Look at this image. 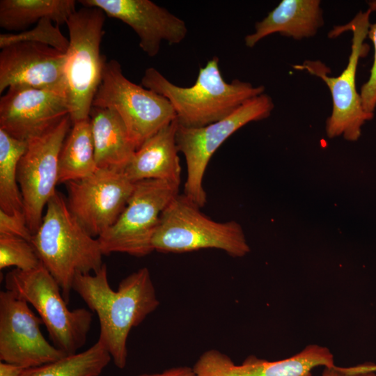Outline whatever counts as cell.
<instances>
[{
  "label": "cell",
  "mask_w": 376,
  "mask_h": 376,
  "mask_svg": "<svg viewBox=\"0 0 376 376\" xmlns=\"http://www.w3.org/2000/svg\"><path fill=\"white\" fill-rule=\"evenodd\" d=\"M27 144L0 129V210L9 214L24 213L17 166Z\"/></svg>",
  "instance_id": "obj_23"
},
{
  "label": "cell",
  "mask_w": 376,
  "mask_h": 376,
  "mask_svg": "<svg viewBox=\"0 0 376 376\" xmlns=\"http://www.w3.org/2000/svg\"><path fill=\"white\" fill-rule=\"evenodd\" d=\"M137 376H196L192 368L179 366L169 368L162 373L142 374Z\"/></svg>",
  "instance_id": "obj_29"
},
{
  "label": "cell",
  "mask_w": 376,
  "mask_h": 376,
  "mask_svg": "<svg viewBox=\"0 0 376 376\" xmlns=\"http://www.w3.org/2000/svg\"><path fill=\"white\" fill-rule=\"evenodd\" d=\"M334 366V355L327 347L309 345L283 360L269 361L251 355L240 365L217 350H209L192 368L196 376H312L313 370L318 366Z\"/></svg>",
  "instance_id": "obj_16"
},
{
  "label": "cell",
  "mask_w": 376,
  "mask_h": 376,
  "mask_svg": "<svg viewBox=\"0 0 376 376\" xmlns=\"http://www.w3.org/2000/svg\"><path fill=\"white\" fill-rule=\"evenodd\" d=\"M111 359L107 348L97 340L85 351L26 368L22 376H99Z\"/></svg>",
  "instance_id": "obj_24"
},
{
  "label": "cell",
  "mask_w": 376,
  "mask_h": 376,
  "mask_svg": "<svg viewBox=\"0 0 376 376\" xmlns=\"http://www.w3.org/2000/svg\"><path fill=\"white\" fill-rule=\"evenodd\" d=\"M372 12L370 8L364 12L361 10L347 24L335 26L328 33L329 38H334L345 31L352 33L348 62L340 75L329 76L330 69L320 61L306 60L294 66L319 77L329 88L332 111L326 121V133L330 139L343 136L347 141H356L361 136L364 123L374 118V114L364 111L356 86L359 61L367 55L370 49L364 41L368 36Z\"/></svg>",
  "instance_id": "obj_4"
},
{
  "label": "cell",
  "mask_w": 376,
  "mask_h": 376,
  "mask_svg": "<svg viewBox=\"0 0 376 376\" xmlns=\"http://www.w3.org/2000/svg\"><path fill=\"white\" fill-rule=\"evenodd\" d=\"M90 118L72 123L58 158V183L87 178L97 170Z\"/></svg>",
  "instance_id": "obj_22"
},
{
  "label": "cell",
  "mask_w": 376,
  "mask_h": 376,
  "mask_svg": "<svg viewBox=\"0 0 376 376\" xmlns=\"http://www.w3.org/2000/svg\"><path fill=\"white\" fill-rule=\"evenodd\" d=\"M179 185L158 180L135 182L116 221L97 238L104 256L125 253L142 257L153 251L152 240L160 216L179 194Z\"/></svg>",
  "instance_id": "obj_10"
},
{
  "label": "cell",
  "mask_w": 376,
  "mask_h": 376,
  "mask_svg": "<svg viewBox=\"0 0 376 376\" xmlns=\"http://www.w3.org/2000/svg\"><path fill=\"white\" fill-rule=\"evenodd\" d=\"M72 290L98 317L100 340L107 348L115 366L127 364V340L131 329L140 324L159 306L155 289L147 267L124 278L116 291L109 283L107 267L93 274L75 276Z\"/></svg>",
  "instance_id": "obj_1"
},
{
  "label": "cell",
  "mask_w": 376,
  "mask_h": 376,
  "mask_svg": "<svg viewBox=\"0 0 376 376\" xmlns=\"http://www.w3.org/2000/svg\"><path fill=\"white\" fill-rule=\"evenodd\" d=\"M359 373L374 372L376 373V365L373 363H364L355 367Z\"/></svg>",
  "instance_id": "obj_32"
},
{
  "label": "cell",
  "mask_w": 376,
  "mask_h": 376,
  "mask_svg": "<svg viewBox=\"0 0 376 376\" xmlns=\"http://www.w3.org/2000/svg\"><path fill=\"white\" fill-rule=\"evenodd\" d=\"M321 376H376V374L374 372L352 373L346 370L345 368L334 366L324 367Z\"/></svg>",
  "instance_id": "obj_30"
},
{
  "label": "cell",
  "mask_w": 376,
  "mask_h": 376,
  "mask_svg": "<svg viewBox=\"0 0 376 376\" xmlns=\"http://www.w3.org/2000/svg\"><path fill=\"white\" fill-rule=\"evenodd\" d=\"M5 287L35 308L54 345L66 355L77 353L84 345L93 312L70 310L61 287L42 263L31 270L15 268L8 272Z\"/></svg>",
  "instance_id": "obj_7"
},
{
  "label": "cell",
  "mask_w": 376,
  "mask_h": 376,
  "mask_svg": "<svg viewBox=\"0 0 376 376\" xmlns=\"http://www.w3.org/2000/svg\"><path fill=\"white\" fill-rule=\"evenodd\" d=\"M41 262L31 243L23 238L0 235V269L15 267L23 271L38 267Z\"/></svg>",
  "instance_id": "obj_26"
},
{
  "label": "cell",
  "mask_w": 376,
  "mask_h": 376,
  "mask_svg": "<svg viewBox=\"0 0 376 376\" xmlns=\"http://www.w3.org/2000/svg\"><path fill=\"white\" fill-rule=\"evenodd\" d=\"M72 125L70 115L44 134L29 141L17 166L24 213L33 233L39 228L43 210L58 183L59 154Z\"/></svg>",
  "instance_id": "obj_11"
},
{
  "label": "cell",
  "mask_w": 376,
  "mask_h": 376,
  "mask_svg": "<svg viewBox=\"0 0 376 376\" xmlns=\"http://www.w3.org/2000/svg\"><path fill=\"white\" fill-rule=\"evenodd\" d=\"M320 0H282L261 21L255 31L244 38L247 47H253L265 37L280 35L301 40L313 37L324 25L323 11Z\"/></svg>",
  "instance_id": "obj_19"
},
{
  "label": "cell",
  "mask_w": 376,
  "mask_h": 376,
  "mask_svg": "<svg viewBox=\"0 0 376 376\" xmlns=\"http://www.w3.org/2000/svg\"><path fill=\"white\" fill-rule=\"evenodd\" d=\"M368 5L373 12L376 11V0L368 1ZM374 47L373 63L368 81L361 87L360 97L364 111L374 114L376 109V22L370 24L368 36Z\"/></svg>",
  "instance_id": "obj_27"
},
{
  "label": "cell",
  "mask_w": 376,
  "mask_h": 376,
  "mask_svg": "<svg viewBox=\"0 0 376 376\" xmlns=\"http://www.w3.org/2000/svg\"><path fill=\"white\" fill-rule=\"evenodd\" d=\"M42 323L29 304L10 290L0 292V359L24 368L55 361L66 354L51 345Z\"/></svg>",
  "instance_id": "obj_13"
},
{
  "label": "cell",
  "mask_w": 376,
  "mask_h": 376,
  "mask_svg": "<svg viewBox=\"0 0 376 376\" xmlns=\"http://www.w3.org/2000/svg\"><path fill=\"white\" fill-rule=\"evenodd\" d=\"M98 169L123 172L136 148L125 123L113 109L92 107L89 113Z\"/></svg>",
  "instance_id": "obj_20"
},
{
  "label": "cell",
  "mask_w": 376,
  "mask_h": 376,
  "mask_svg": "<svg viewBox=\"0 0 376 376\" xmlns=\"http://www.w3.org/2000/svg\"><path fill=\"white\" fill-rule=\"evenodd\" d=\"M65 53L40 43L22 42L3 47L0 52V93L17 85L65 91Z\"/></svg>",
  "instance_id": "obj_17"
},
{
  "label": "cell",
  "mask_w": 376,
  "mask_h": 376,
  "mask_svg": "<svg viewBox=\"0 0 376 376\" xmlns=\"http://www.w3.org/2000/svg\"><path fill=\"white\" fill-rule=\"evenodd\" d=\"M0 235L19 237L30 242L33 237L23 212L9 214L2 210H0Z\"/></svg>",
  "instance_id": "obj_28"
},
{
  "label": "cell",
  "mask_w": 376,
  "mask_h": 376,
  "mask_svg": "<svg viewBox=\"0 0 376 376\" xmlns=\"http://www.w3.org/2000/svg\"><path fill=\"white\" fill-rule=\"evenodd\" d=\"M106 14L84 6L68 18L69 46L65 52L64 79L72 123L89 118L102 80L106 58L100 54Z\"/></svg>",
  "instance_id": "obj_6"
},
{
  "label": "cell",
  "mask_w": 376,
  "mask_h": 376,
  "mask_svg": "<svg viewBox=\"0 0 376 376\" xmlns=\"http://www.w3.org/2000/svg\"><path fill=\"white\" fill-rule=\"evenodd\" d=\"M22 42H31L50 46L65 53L69 46V40L63 35L58 25L44 18L36 26L28 31L17 33H3L0 35V48Z\"/></svg>",
  "instance_id": "obj_25"
},
{
  "label": "cell",
  "mask_w": 376,
  "mask_h": 376,
  "mask_svg": "<svg viewBox=\"0 0 376 376\" xmlns=\"http://www.w3.org/2000/svg\"><path fill=\"white\" fill-rule=\"evenodd\" d=\"M75 11L74 0H1L0 26L22 32L44 18L61 25L66 24Z\"/></svg>",
  "instance_id": "obj_21"
},
{
  "label": "cell",
  "mask_w": 376,
  "mask_h": 376,
  "mask_svg": "<svg viewBox=\"0 0 376 376\" xmlns=\"http://www.w3.org/2000/svg\"><path fill=\"white\" fill-rule=\"evenodd\" d=\"M178 125L174 120L135 151L123 171L130 181L158 180L180 185L181 167L175 141Z\"/></svg>",
  "instance_id": "obj_18"
},
{
  "label": "cell",
  "mask_w": 376,
  "mask_h": 376,
  "mask_svg": "<svg viewBox=\"0 0 376 376\" xmlns=\"http://www.w3.org/2000/svg\"><path fill=\"white\" fill-rule=\"evenodd\" d=\"M134 185L122 171L97 169L87 178L66 183L67 205L86 232L98 237L116 221Z\"/></svg>",
  "instance_id": "obj_12"
},
{
  "label": "cell",
  "mask_w": 376,
  "mask_h": 376,
  "mask_svg": "<svg viewBox=\"0 0 376 376\" xmlns=\"http://www.w3.org/2000/svg\"><path fill=\"white\" fill-rule=\"evenodd\" d=\"M274 108L272 98L265 93L253 97L228 116L201 127L178 125L175 141L185 158L187 179L184 195L198 207L207 201L203 182L207 164L217 150L233 133L247 123L268 118Z\"/></svg>",
  "instance_id": "obj_9"
},
{
  "label": "cell",
  "mask_w": 376,
  "mask_h": 376,
  "mask_svg": "<svg viewBox=\"0 0 376 376\" xmlns=\"http://www.w3.org/2000/svg\"><path fill=\"white\" fill-rule=\"evenodd\" d=\"M31 243L42 265L61 287L67 304L75 276L93 274L104 265L97 238L79 224L57 191L48 201Z\"/></svg>",
  "instance_id": "obj_3"
},
{
  "label": "cell",
  "mask_w": 376,
  "mask_h": 376,
  "mask_svg": "<svg viewBox=\"0 0 376 376\" xmlns=\"http://www.w3.org/2000/svg\"><path fill=\"white\" fill-rule=\"evenodd\" d=\"M184 194L178 195L160 216L152 240L154 251L185 253L217 249L240 258L250 251L242 226L235 221H215Z\"/></svg>",
  "instance_id": "obj_5"
},
{
  "label": "cell",
  "mask_w": 376,
  "mask_h": 376,
  "mask_svg": "<svg viewBox=\"0 0 376 376\" xmlns=\"http://www.w3.org/2000/svg\"><path fill=\"white\" fill-rule=\"evenodd\" d=\"M92 107L115 110L125 123L136 150L176 119L166 98L126 78L115 59L104 62Z\"/></svg>",
  "instance_id": "obj_8"
},
{
  "label": "cell",
  "mask_w": 376,
  "mask_h": 376,
  "mask_svg": "<svg viewBox=\"0 0 376 376\" xmlns=\"http://www.w3.org/2000/svg\"><path fill=\"white\" fill-rule=\"evenodd\" d=\"M212 57L200 68L194 84L182 87L167 79L154 68L145 70L141 86L166 98L172 105L179 125L203 127L228 116L248 100L265 93L263 85L240 79L228 83Z\"/></svg>",
  "instance_id": "obj_2"
},
{
  "label": "cell",
  "mask_w": 376,
  "mask_h": 376,
  "mask_svg": "<svg viewBox=\"0 0 376 376\" xmlns=\"http://www.w3.org/2000/svg\"><path fill=\"white\" fill-rule=\"evenodd\" d=\"M84 6L96 7L107 15L130 26L139 38L140 48L155 56L163 41L180 43L186 38L185 22L150 0H81Z\"/></svg>",
  "instance_id": "obj_15"
},
{
  "label": "cell",
  "mask_w": 376,
  "mask_h": 376,
  "mask_svg": "<svg viewBox=\"0 0 376 376\" xmlns=\"http://www.w3.org/2000/svg\"><path fill=\"white\" fill-rule=\"evenodd\" d=\"M68 115L63 90L12 86L0 98V129L22 141L44 134Z\"/></svg>",
  "instance_id": "obj_14"
},
{
  "label": "cell",
  "mask_w": 376,
  "mask_h": 376,
  "mask_svg": "<svg viewBox=\"0 0 376 376\" xmlns=\"http://www.w3.org/2000/svg\"><path fill=\"white\" fill-rule=\"evenodd\" d=\"M25 369L13 363L0 362V376H22Z\"/></svg>",
  "instance_id": "obj_31"
}]
</instances>
